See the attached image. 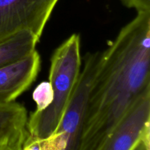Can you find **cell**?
Instances as JSON below:
<instances>
[{"label": "cell", "mask_w": 150, "mask_h": 150, "mask_svg": "<svg viewBox=\"0 0 150 150\" xmlns=\"http://www.w3.org/2000/svg\"><path fill=\"white\" fill-rule=\"evenodd\" d=\"M125 6L137 12L150 11V0H120Z\"/></svg>", "instance_id": "8fae6325"}, {"label": "cell", "mask_w": 150, "mask_h": 150, "mask_svg": "<svg viewBox=\"0 0 150 150\" xmlns=\"http://www.w3.org/2000/svg\"><path fill=\"white\" fill-rule=\"evenodd\" d=\"M40 39L32 32L23 30L0 43V67L13 64L35 51Z\"/></svg>", "instance_id": "52a82bcc"}, {"label": "cell", "mask_w": 150, "mask_h": 150, "mask_svg": "<svg viewBox=\"0 0 150 150\" xmlns=\"http://www.w3.org/2000/svg\"><path fill=\"white\" fill-rule=\"evenodd\" d=\"M32 98L36 103L35 111H40L45 109L53 100V91L49 82H42L34 90Z\"/></svg>", "instance_id": "9c48e42d"}, {"label": "cell", "mask_w": 150, "mask_h": 150, "mask_svg": "<svg viewBox=\"0 0 150 150\" xmlns=\"http://www.w3.org/2000/svg\"><path fill=\"white\" fill-rule=\"evenodd\" d=\"M150 134V88L132 104L98 150H132Z\"/></svg>", "instance_id": "5b68a950"}, {"label": "cell", "mask_w": 150, "mask_h": 150, "mask_svg": "<svg viewBox=\"0 0 150 150\" xmlns=\"http://www.w3.org/2000/svg\"><path fill=\"white\" fill-rule=\"evenodd\" d=\"M41 59L35 50L25 58L0 67V103L14 102L27 90L40 70Z\"/></svg>", "instance_id": "8992f818"}, {"label": "cell", "mask_w": 150, "mask_h": 150, "mask_svg": "<svg viewBox=\"0 0 150 150\" xmlns=\"http://www.w3.org/2000/svg\"><path fill=\"white\" fill-rule=\"evenodd\" d=\"M81 63L80 36L73 34L53 53L48 76L53 100L45 109L35 110L28 117L26 130L29 136L44 140L52 134L70 102L81 70Z\"/></svg>", "instance_id": "7a4b0ae2"}, {"label": "cell", "mask_w": 150, "mask_h": 150, "mask_svg": "<svg viewBox=\"0 0 150 150\" xmlns=\"http://www.w3.org/2000/svg\"><path fill=\"white\" fill-rule=\"evenodd\" d=\"M150 148V134L142 138L132 150H149Z\"/></svg>", "instance_id": "4fadbf2b"}, {"label": "cell", "mask_w": 150, "mask_h": 150, "mask_svg": "<svg viewBox=\"0 0 150 150\" xmlns=\"http://www.w3.org/2000/svg\"><path fill=\"white\" fill-rule=\"evenodd\" d=\"M21 150H42L40 140L26 134Z\"/></svg>", "instance_id": "7c38bea8"}, {"label": "cell", "mask_w": 150, "mask_h": 150, "mask_svg": "<svg viewBox=\"0 0 150 150\" xmlns=\"http://www.w3.org/2000/svg\"><path fill=\"white\" fill-rule=\"evenodd\" d=\"M150 88V11L137 12L101 51L78 150H98Z\"/></svg>", "instance_id": "6da1fadb"}, {"label": "cell", "mask_w": 150, "mask_h": 150, "mask_svg": "<svg viewBox=\"0 0 150 150\" xmlns=\"http://www.w3.org/2000/svg\"><path fill=\"white\" fill-rule=\"evenodd\" d=\"M27 111L16 102L0 103V135L13 136L26 133Z\"/></svg>", "instance_id": "ba28073f"}, {"label": "cell", "mask_w": 150, "mask_h": 150, "mask_svg": "<svg viewBox=\"0 0 150 150\" xmlns=\"http://www.w3.org/2000/svg\"><path fill=\"white\" fill-rule=\"evenodd\" d=\"M27 132L13 136L0 135V150H21Z\"/></svg>", "instance_id": "30bf717a"}, {"label": "cell", "mask_w": 150, "mask_h": 150, "mask_svg": "<svg viewBox=\"0 0 150 150\" xmlns=\"http://www.w3.org/2000/svg\"><path fill=\"white\" fill-rule=\"evenodd\" d=\"M59 0H0V43L23 30L39 39Z\"/></svg>", "instance_id": "277c9868"}, {"label": "cell", "mask_w": 150, "mask_h": 150, "mask_svg": "<svg viewBox=\"0 0 150 150\" xmlns=\"http://www.w3.org/2000/svg\"><path fill=\"white\" fill-rule=\"evenodd\" d=\"M101 51L89 52L67 108L52 134L40 140L42 150H78L89 92L99 67Z\"/></svg>", "instance_id": "3957f363"}]
</instances>
